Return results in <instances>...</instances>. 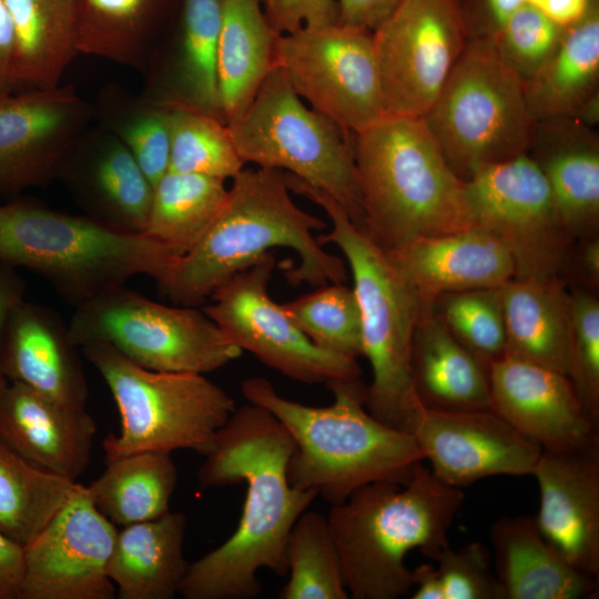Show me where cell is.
Wrapping results in <instances>:
<instances>
[{
  "instance_id": "cell-35",
  "label": "cell",
  "mask_w": 599,
  "mask_h": 599,
  "mask_svg": "<svg viewBox=\"0 0 599 599\" xmlns=\"http://www.w3.org/2000/svg\"><path fill=\"white\" fill-rule=\"evenodd\" d=\"M77 484L30 463L0 441V531L24 547L65 504Z\"/></svg>"
},
{
  "instance_id": "cell-1",
  "label": "cell",
  "mask_w": 599,
  "mask_h": 599,
  "mask_svg": "<svg viewBox=\"0 0 599 599\" xmlns=\"http://www.w3.org/2000/svg\"><path fill=\"white\" fill-rule=\"evenodd\" d=\"M287 429L265 408H235L217 432L197 471L201 490L245 481L242 516L232 536L192 564L180 586L185 599H252L260 595V569L288 572L286 545L293 525L317 497L288 483L294 450Z\"/></svg>"
},
{
  "instance_id": "cell-29",
  "label": "cell",
  "mask_w": 599,
  "mask_h": 599,
  "mask_svg": "<svg viewBox=\"0 0 599 599\" xmlns=\"http://www.w3.org/2000/svg\"><path fill=\"white\" fill-rule=\"evenodd\" d=\"M413 382L428 410H474L490 407L489 369L446 327L424 311L412 347Z\"/></svg>"
},
{
  "instance_id": "cell-45",
  "label": "cell",
  "mask_w": 599,
  "mask_h": 599,
  "mask_svg": "<svg viewBox=\"0 0 599 599\" xmlns=\"http://www.w3.org/2000/svg\"><path fill=\"white\" fill-rule=\"evenodd\" d=\"M120 140L154 186L169 171L171 123L167 104L130 116L120 128Z\"/></svg>"
},
{
  "instance_id": "cell-36",
  "label": "cell",
  "mask_w": 599,
  "mask_h": 599,
  "mask_svg": "<svg viewBox=\"0 0 599 599\" xmlns=\"http://www.w3.org/2000/svg\"><path fill=\"white\" fill-rule=\"evenodd\" d=\"M221 21L222 0H184L174 87L179 102L225 123L216 71Z\"/></svg>"
},
{
  "instance_id": "cell-18",
  "label": "cell",
  "mask_w": 599,
  "mask_h": 599,
  "mask_svg": "<svg viewBox=\"0 0 599 599\" xmlns=\"http://www.w3.org/2000/svg\"><path fill=\"white\" fill-rule=\"evenodd\" d=\"M413 435L430 470L459 489L491 476L532 475L542 451L491 408L424 409Z\"/></svg>"
},
{
  "instance_id": "cell-47",
  "label": "cell",
  "mask_w": 599,
  "mask_h": 599,
  "mask_svg": "<svg viewBox=\"0 0 599 599\" xmlns=\"http://www.w3.org/2000/svg\"><path fill=\"white\" fill-rule=\"evenodd\" d=\"M468 40H493L525 0H456Z\"/></svg>"
},
{
  "instance_id": "cell-8",
  "label": "cell",
  "mask_w": 599,
  "mask_h": 599,
  "mask_svg": "<svg viewBox=\"0 0 599 599\" xmlns=\"http://www.w3.org/2000/svg\"><path fill=\"white\" fill-rule=\"evenodd\" d=\"M80 349L104 379L120 415L119 433L103 440L105 460L175 449L206 456L235 410L233 398L204 374L148 369L101 342Z\"/></svg>"
},
{
  "instance_id": "cell-30",
  "label": "cell",
  "mask_w": 599,
  "mask_h": 599,
  "mask_svg": "<svg viewBox=\"0 0 599 599\" xmlns=\"http://www.w3.org/2000/svg\"><path fill=\"white\" fill-rule=\"evenodd\" d=\"M186 517L165 515L118 530L108 575L120 599H171L187 571L184 557Z\"/></svg>"
},
{
  "instance_id": "cell-3",
  "label": "cell",
  "mask_w": 599,
  "mask_h": 599,
  "mask_svg": "<svg viewBox=\"0 0 599 599\" xmlns=\"http://www.w3.org/2000/svg\"><path fill=\"white\" fill-rule=\"evenodd\" d=\"M325 386L334 400L315 407L281 396L265 377L242 382L248 403L268 410L294 440L287 463L291 486L313 489L334 506L370 483L405 485L424 461L415 436L385 425L367 410V385L361 377Z\"/></svg>"
},
{
  "instance_id": "cell-4",
  "label": "cell",
  "mask_w": 599,
  "mask_h": 599,
  "mask_svg": "<svg viewBox=\"0 0 599 599\" xmlns=\"http://www.w3.org/2000/svg\"><path fill=\"white\" fill-rule=\"evenodd\" d=\"M464 493L440 480L423 461L405 485L376 481L332 506L327 517L348 593L356 599H396L414 587L406 555L418 549L436 560L449 546L448 530Z\"/></svg>"
},
{
  "instance_id": "cell-23",
  "label": "cell",
  "mask_w": 599,
  "mask_h": 599,
  "mask_svg": "<svg viewBox=\"0 0 599 599\" xmlns=\"http://www.w3.org/2000/svg\"><path fill=\"white\" fill-rule=\"evenodd\" d=\"M386 253L417 291L423 311L444 294L499 287L516 276L508 250L478 226L417 237Z\"/></svg>"
},
{
  "instance_id": "cell-19",
  "label": "cell",
  "mask_w": 599,
  "mask_h": 599,
  "mask_svg": "<svg viewBox=\"0 0 599 599\" xmlns=\"http://www.w3.org/2000/svg\"><path fill=\"white\" fill-rule=\"evenodd\" d=\"M490 407L542 450L599 447V426L585 414L568 375L504 355L489 366Z\"/></svg>"
},
{
  "instance_id": "cell-33",
  "label": "cell",
  "mask_w": 599,
  "mask_h": 599,
  "mask_svg": "<svg viewBox=\"0 0 599 599\" xmlns=\"http://www.w3.org/2000/svg\"><path fill=\"white\" fill-rule=\"evenodd\" d=\"M105 461V470L87 488L97 509L112 524L124 527L170 511L177 483L171 453L138 451Z\"/></svg>"
},
{
  "instance_id": "cell-40",
  "label": "cell",
  "mask_w": 599,
  "mask_h": 599,
  "mask_svg": "<svg viewBox=\"0 0 599 599\" xmlns=\"http://www.w3.org/2000/svg\"><path fill=\"white\" fill-rule=\"evenodd\" d=\"M283 305L321 348L356 359L363 356L361 314L352 287L326 284Z\"/></svg>"
},
{
  "instance_id": "cell-5",
  "label": "cell",
  "mask_w": 599,
  "mask_h": 599,
  "mask_svg": "<svg viewBox=\"0 0 599 599\" xmlns=\"http://www.w3.org/2000/svg\"><path fill=\"white\" fill-rule=\"evenodd\" d=\"M363 230L385 252L473 225L466 182L422 118L387 114L354 134Z\"/></svg>"
},
{
  "instance_id": "cell-41",
  "label": "cell",
  "mask_w": 599,
  "mask_h": 599,
  "mask_svg": "<svg viewBox=\"0 0 599 599\" xmlns=\"http://www.w3.org/2000/svg\"><path fill=\"white\" fill-rule=\"evenodd\" d=\"M432 311L488 369L493 362L505 355L500 286L444 294L436 298Z\"/></svg>"
},
{
  "instance_id": "cell-51",
  "label": "cell",
  "mask_w": 599,
  "mask_h": 599,
  "mask_svg": "<svg viewBox=\"0 0 599 599\" xmlns=\"http://www.w3.org/2000/svg\"><path fill=\"white\" fill-rule=\"evenodd\" d=\"M13 50L12 21L4 0H0V94L13 91L11 84Z\"/></svg>"
},
{
  "instance_id": "cell-46",
  "label": "cell",
  "mask_w": 599,
  "mask_h": 599,
  "mask_svg": "<svg viewBox=\"0 0 599 599\" xmlns=\"http://www.w3.org/2000/svg\"><path fill=\"white\" fill-rule=\"evenodd\" d=\"M263 8L278 35L302 27L334 24L338 18L336 0H263Z\"/></svg>"
},
{
  "instance_id": "cell-34",
  "label": "cell",
  "mask_w": 599,
  "mask_h": 599,
  "mask_svg": "<svg viewBox=\"0 0 599 599\" xmlns=\"http://www.w3.org/2000/svg\"><path fill=\"white\" fill-rule=\"evenodd\" d=\"M229 194L225 180L167 171L153 186L144 235L174 256L189 253L213 224Z\"/></svg>"
},
{
  "instance_id": "cell-49",
  "label": "cell",
  "mask_w": 599,
  "mask_h": 599,
  "mask_svg": "<svg viewBox=\"0 0 599 599\" xmlns=\"http://www.w3.org/2000/svg\"><path fill=\"white\" fill-rule=\"evenodd\" d=\"M23 571V546L0 531V599H20Z\"/></svg>"
},
{
  "instance_id": "cell-55",
  "label": "cell",
  "mask_w": 599,
  "mask_h": 599,
  "mask_svg": "<svg viewBox=\"0 0 599 599\" xmlns=\"http://www.w3.org/2000/svg\"><path fill=\"white\" fill-rule=\"evenodd\" d=\"M544 0H525L526 3H529V4H532V6H536V7H540V4L542 3Z\"/></svg>"
},
{
  "instance_id": "cell-28",
  "label": "cell",
  "mask_w": 599,
  "mask_h": 599,
  "mask_svg": "<svg viewBox=\"0 0 599 599\" xmlns=\"http://www.w3.org/2000/svg\"><path fill=\"white\" fill-rule=\"evenodd\" d=\"M598 89L599 0H589L585 16L566 28L557 52L525 92L535 121L575 118L595 126Z\"/></svg>"
},
{
  "instance_id": "cell-10",
  "label": "cell",
  "mask_w": 599,
  "mask_h": 599,
  "mask_svg": "<svg viewBox=\"0 0 599 599\" xmlns=\"http://www.w3.org/2000/svg\"><path fill=\"white\" fill-rule=\"evenodd\" d=\"M227 126L244 164L284 171L326 192L363 229L354 134L307 106L277 65Z\"/></svg>"
},
{
  "instance_id": "cell-38",
  "label": "cell",
  "mask_w": 599,
  "mask_h": 599,
  "mask_svg": "<svg viewBox=\"0 0 599 599\" xmlns=\"http://www.w3.org/2000/svg\"><path fill=\"white\" fill-rule=\"evenodd\" d=\"M290 578L281 599H346L339 556L327 517L305 510L292 527L286 545Z\"/></svg>"
},
{
  "instance_id": "cell-54",
  "label": "cell",
  "mask_w": 599,
  "mask_h": 599,
  "mask_svg": "<svg viewBox=\"0 0 599 599\" xmlns=\"http://www.w3.org/2000/svg\"><path fill=\"white\" fill-rule=\"evenodd\" d=\"M413 583L417 590L413 599H445L443 581L438 569L430 564H422L412 570Z\"/></svg>"
},
{
  "instance_id": "cell-7",
  "label": "cell",
  "mask_w": 599,
  "mask_h": 599,
  "mask_svg": "<svg viewBox=\"0 0 599 599\" xmlns=\"http://www.w3.org/2000/svg\"><path fill=\"white\" fill-rule=\"evenodd\" d=\"M176 256L144 234L111 230L31 201L0 205V262L44 277L69 304L144 274L160 282Z\"/></svg>"
},
{
  "instance_id": "cell-53",
  "label": "cell",
  "mask_w": 599,
  "mask_h": 599,
  "mask_svg": "<svg viewBox=\"0 0 599 599\" xmlns=\"http://www.w3.org/2000/svg\"><path fill=\"white\" fill-rule=\"evenodd\" d=\"M577 272L592 287L599 283V238L598 235L580 240L577 252Z\"/></svg>"
},
{
  "instance_id": "cell-6",
  "label": "cell",
  "mask_w": 599,
  "mask_h": 599,
  "mask_svg": "<svg viewBox=\"0 0 599 599\" xmlns=\"http://www.w3.org/2000/svg\"><path fill=\"white\" fill-rule=\"evenodd\" d=\"M285 175L291 192L325 211L331 229L317 240L322 245L335 244L351 270L361 314L363 356L373 374L366 408L385 425L413 434L424 410L412 372L413 339L424 309L422 300L388 254L335 199L293 174Z\"/></svg>"
},
{
  "instance_id": "cell-27",
  "label": "cell",
  "mask_w": 599,
  "mask_h": 599,
  "mask_svg": "<svg viewBox=\"0 0 599 599\" xmlns=\"http://www.w3.org/2000/svg\"><path fill=\"white\" fill-rule=\"evenodd\" d=\"M505 355L569 374V292L559 276L514 277L500 286Z\"/></svg>"
},
{
  "instance_id": "cell-2",
  "label": "cell",
  "mask_w": 599,
  "mask_h": 599,
  "mask_svg": "<svg viewBox=\"0 0 599 599\" xmlns=\"http://www.w3.org/2000/svg\"><path fill=\"white\" fill-rule=\"evenodd\" d=\"M327 226L293 201L284 171L243 167L232 179L226 202L207 232L194 248L175 258L158 285L173 303L197 306L277 247L298 256V265L285 273L291 285L345 283V261L325 251L314 235Z\"/></svg>"
},
{
  "instance_id": "cell-25",
  "label": "cell",
  "mask_w": 599,
  "mask_h": 599,
  "mask_svg": "<svg viewBox=\"0 0 599 599\" xmlns=\"http://www.w3.org/2000/svg\"><path fill=\"white\" fill-rule=\"evenodd\" d=\"M502 599H591L598 578L565 560L527 515L502 517L489 530Z\"/></svg>"
},
{
  "instance_id": "cell-13",
  "label": "cell",
  "mask_w": 599,
  "mask_h": 599,
  "mask_svg": "<svg viewBox=\"0 0 599 599\" xmlns=\"http://www.w3.org/2000/svg\"><path fill=\"white\" fill-rule=\"evenodd\" d=\"M465 182L473 225L508 250L515 277L559 276L576 240L534 160L524 153L484 166Z\"/></svg>"
},
{
  "instance_id": "cell-42",
  "label": "cell",
  "mask_w": 599,
  "mask_h": 599,
  "mask_svg": "<svg viewBox=\"0 0 599 599\" xmlns=\"http://www.w3.org/2000/svg\"><path fill=\"white\" fill-rule=\"evenodd\" d=\"M565 31L540 8L524 3L490 41L500 60L526 85L555 55Z\"/></svg>"
},
{
  "instance_id": "cell-22",
  "label": "cell",
  "mask_w": 599,
  "mask_h": 599,
  "mask_svg": "<svg viewBox=\"0 0 599 599\" xmlns=\"http://www.w3.org/2000/svg\"><path fill=\"white\" fill-rule=\"evenodd\" d=\"M69 325L50 307L27 302L9 312L0 337V369L64 404L85 407L88 385Z\"/></svg>"
},
{
  "instance_id": "cell-24",
  "label": "cell",
  "mask_w": 599,
  "mask_h": 599,
  "mask_svg": "<svg viewBox=\"0 0 599 599\" xmlns=\"http://www.w3.org/2000/svg\"><path fill=\"white\" fill-rule=\"evenodd\" d=\"M544 173L575 240L599 227V135L575 118L536 121L526 152Z\"/></svg>"
},
{
  "instance_id": "cell-15",
  "label": "cell",
  "mask_w": 599,
  "mask_h": 599,
  "mask_svg": "<svg viewBox=\"0 0 599 599\" xmlns=\"http://www.w3.org/2000/svg\"><path fill=\"white\" fill-rule=\"evenodd\" d=\"M372 35L386 113L416 118L468 42L456 0H400Z\"/></svg>"
},
{
  "instance_id": "cell-50",
  "label": "cell",
  "mask_w": 599,
  "mask_h": 599,
  "mask_svg": "<svg viewBox=\"0 0 599 599\" xmlns=\"http://www.w3.org/2000/svg\"><path fill=\"white\" fill-rule=\"evenodd\" d=\"M24 287V281L18 273L17 267L0 262V337L9 312L23 300ZM8 384L9 382L0 369V394Z\"/></svg>"
},
{
  "instance_id": "cell-20",
  "label": "cell",
  "mask_w": 599,
  "mask_h": 599,
  "mask_svg": "<svg viewBox=\"0 0 599 599\" xmlns=\"http://www.w3.org/2000/svg\"><path fill=\"white\" fill-rule=\"evenodd\" d=\"M532 475L538 529L567 562L599 579V447L542 450Z\"/></svg>"
},
{
  "instance_id": "cell-48",
  "label": "cell",
  "mask_w": 599,
  "mask_h": 599,
  "mask_svg": "<svg viewBox=\"0 0 599 599\" xmlns=\"http://www.w3.org/2000/svg\"><path fill=\"white\" fill-rule=\"evenodd\" d=\"M337 23L373 31L400 0H336Z\"/></svg>"
},
{
  "instance_id": "cell-39",
  "label": "cell",
  "mask_w": 599,
  "mask_h": 599,
  "mask_svg": "<svg viewBox=\"0 0 599 599\" xmlns=\"http://www.w3.org/2000/svg\"><path fill=\"white\" fill-rule=\"evenodd\" d=\"M171 123L169 171L232 180L244 167L229 126L179 101L166 103Z\"/></svg>"
},
{
  "instance_id": "cell-17",
  "label": "cell",
  "mask_w": 599,
  "mask_h": 599,
  "mask_svg": "<svg viewBox=\"0 0 599 599\" xmlns=\"http://www.w3.org/2000/svg\"><path fill=\"white\" fill-rule=\"evenodd\" d=\"M88 114L69 87L0 94V193H18L58 176Z\"/></svg>"
},
{
  "instance_id": "cell-11",
  "label": "cell",
  "mask_w": 599,
  "mask_h": 599,
  "mask_svg": "<svg viewBox=\"0 0 599 599\" xmlns=\"http://www.w3.org/2000/svg\"><path fill=\"white\" fill-rule=\"evenodd\" d=\"M77 346L101 342L158 372L206 374L242 355L204 311L153 302L124 285L75 307L69 323Z\"/></svg>"
},
{
  "instance_id": "cell-12",
  "label": "cell",
  "mask_w": 599,
  "mask_h": 599,
  "mask_svg": "<svg viewBox=\"0 0 599 599\" xmlns=\"http://www.w3.org/2000/svg\"><path fill=\"white\" fill-rule=\"evenodd\" d=\"M274 63L304 102L346 132L387 115L372 31L302 27L277 37Z\"/></svg>"
},
{
  "instance_id": "cell-43",
  "label": "cell",
  "mask_w": 599,
  "mask_h": 599,
  "mask_svg": "<svg viewBox=\"0 0 599 599\" xmlns=\"http://www.w3.org/2000/svg\"><path fill=\"white\" fill-rule=\"evenodd\" d=\"M570 378L587 417L599 426V301L590 292H569Z\"/></svg>"
},
{
  "instance_id": "cell-37",
  "label": "cell",
  "mask_w": 599,
  "mask_h": 599,
  "mask_svg": "<svg viewBox=\"0 0 599 599\" xmlns=\"http://www.w3.org/2000/svg\"><path fill=\"white\" fill-rule=\"evenodd\" d=\"M161 0H77L78 52L139 68Z\"/></svg>"
},
{
  "instance_id": "cell-44",
  "label": "cell",
  "mask_w": 599,
  "mask_h": 599,
  "mask_svg": "<svg viewBox=\"0 0 599 599\" xmlns=\"http://www.w3.org/2000/svg\"><path fill=\"white\" fill-rule=\"evenodd\" d=\"M445 599H502L493 562L481 542L454 550L445 548L437 559Z\"/></svg>"
},
{
  "instance_id": "cell-26",
  "label": "cell",
  "mask_w": 599,
  "mask_h": 599,
  "mask_svg": "<svg viewBox=\"0 0 599 599\" xmlns=\"http://www.w3.org/2000/svg\"><path fill=\"white\" fill-rule=\"evenodd\" d=\"M62 176L88 217L111 230L143 234L153 185L121 140H111L89 154H70Z\"/></svg>"
},
{
  "instance_id": "cell-52",
  "label": "cell",
  "mask_w": 599,
  "mask_h": 599,
  "mask_svg": "<svg viewBox=\"0 0 599 599\" xmlns=\"http://www.w3.org/2000/svg\"><path fill=\"white\" fill-rule=\"evenodd\" d=\"M589 0H544L541 11L555 23L568 28L586 13Z\"/></svg>"
},
{
  "instance_id": "cell-21",
  "label": "cell",
  "mask_w": 599,
  "mask_h": 599,
  "mask_svg": "<svg viewBox=\"0 0 599 599\" xmlns=\"http://www.w3.org/2000/svg\"><path fill=\"white\" fill-rule=\"evenodd\" d=\"M97 425L75 407L24 384L9 382L0 394V441L30 463L69 480L85 471Z\"/></svg>"
},
{
  "instance_id": "cell-9",
  "label": "cell",
  "mask_w": 599,
  "mask_h": 599,
  "mask_svg": "<svg viewBox=\"0 0 599 599\" xmlns=\"http://www.w3.org/2000/svg\"><path fill=\"white\" fill-rule=\"evenodd\" d=\"M422 119L463 181L484 166L526 153L536 123L525 84L491 41L478 39L468 40Z\"/></svg>"
},
{
  "instance_id": "cell-14",
  "label": "cell",
  "mask_w": 599,
  "mask_h": 599,
  "mask_svg": "<svg viewBox=\"0 0 599 599\" xmlns=\"http://www.w3.org/2000/svg\"><path fill=\"white\" fill-rule=\"evenodd\" d=\"M276 265L273 252L232 276L203 308L242 351L266 366L305 384L361 377L356 358L314 344L284 305L272 300L268 283Z\"/></svg>"
},
{
  "instance_id": "cell-16",
  "label": "cell",
  "mask_w": 599,
  "mask_h": 599,
  "mask_svg": "<svg viewBox=\"0 0 599 599\" xmlns=\"http://www.w3.org/2000/svg\"><path fill=\"white\" fill-rule=\"evenodd\" d=\"M118 529L77 487L49 524L23 547L20 599H113L108 575Z\"/></svg>"
},
{
  "instance_id": "cell-32",
  "label": "cell",
  "mask_w": 599,
  "mask_h": 599,
  "mask_svg": "<svg viewBox=\"0 0 599 599\" xmlns=\"http://www.w3.org/2000/svg\"><path fill=\"white\" fill-rule=\"evenodd\" d=\"M14 33L12 90L54 89L78 53L77 0H4Z\"/></svg>"
},
{
  "instance_id": "cell-31",
  "label": "cell",
  "mask_w": 599,
  "mask_h": 599,
  "mask_svg": "<svg viewBox=\"0 0 599 599\" xmlns=\"http://www.w3.org/2000/svg\"><path fill=\"white\" fill-rule=\"evenodd\" d=\"M277 37L263 0H222L216 71L226 125L244 114L274 68Z\"/></svg>"
}]
</instances>
